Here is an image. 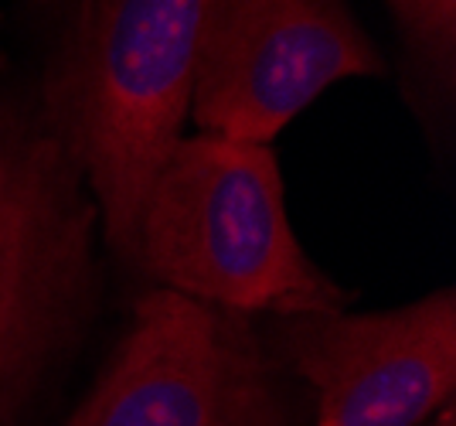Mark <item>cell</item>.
<instances>
[{
  "label": "cell",
  "instance_id": "cell-1",
  "mask_svg": "<svg viewBox=\"0 0 456 426\" xmlns=\"http://www.w3.org/2000/svg\"><path fill=\"white\" fill-rule=\"evenodd\" d=\"M134 263L164 291L235 314L297 317L351 300L289 229L273 147L218 134H181L157 168Z\"/></svg>",
  "mask_w": 456,
  "mask_h": 426
},
{
  "label": "cell",
  "instance_id": "cell-2",
  "mask_svg": "<svg viewBox=\"0 0 456 426\" xmlns=\"http://www.w3.org/2000/svg\"><path fill=\"white\" fill-rule=\"evenodd\" d=\"M208 4L89 0L52 86L55 136L89 181L102 233L123 259H134L147 188L184 130Z\"/></svg>",
  "mask_w": 456,
  "mask_h": 426
},
{
  "label": "cell",
  "instance_id": "cell-3",
  "mask_svg": "<svg viewBox=\"0 0 456 426\" xmlns=\"http://www.w3.org/2000/svg\"><path fill=\"white\" fill-rule=\"evenodd\" d=\"M385 69L347 0H211L188 117L198 134L273 143L334 82Z\"/></svg>",
  "mask_w": 456,
  "mask_h": 426
},
{
  "label": "cell",
  "instance_id": "cell-4",
  "mask_svg": "<svg viewBox=\"0 0 456 426\" xmlns=\"http://www.w3.org/2000/svg\"><path fill=\"white\" fill-rule=\"evenodd\" d=\"M65 426H280L246 314L153 291L89 399Z\"/></svg>",
  "mask_w": 456,
  "mask_h": 426
},
{
  "label": "cell",
  "instance_id": "cell-5",
  "mask_svg": "<svg viewBox=\"0 0 456 426\" xmlns=\"http://www.w3.org/2000/svg\"><path fill=\"white\" fill-rule=\"evenodd\" d=\"M95 215L58 136L11 154L0 192V416L82 321Z\"/></svg>",
  "mask_w": 456,
  "mask_h": 426
},
{
  "label": "cell",
  "instance_id": "cell-6",
  "mask_svg": "<svg viewBox=\"0 0 456 426\" xmlns=\"http://www.w3.org/2000/svg\"><path fill=\"white\" fill-rule=\"evenodd\" d=\"M280 351L317 392L314 426H419L453 403L456 297L436 291L379 314H297Z\"/></svg>",
  "mask_w": 456,
  "mask_h": 426
},
{
  "label": "cell",
  "instance_id": "cell-7",
  "mask_svg": "<svg viewBox=\"0 0 456 426\" xmlns=\"http://www.w3.org/2000/svg\"><path fill=\"white\" fill-rule=\"evenodd\" d=\"M388 7L429 59H453L456 0H388Z\"/></svg>",
  "mask_w": 456,
  "mask_h": 426
},
{
  "label": "cell",
  "instance_id": "cell-8",
  "mask_svg": "<svg viewBox=\"0 0 456 426\" xmlns=\"http://www.w3.org/2000/svg\"><path fill=\"white\" fill-rule=\"evenodd\" d=\"M7 175H11V151H7L4 130H0V192H4V184H7Z\"/></svg>",
  "mask_w": 456,
  "mask_h": 426
},
{
  "label": "cell",
  "instance_id": "cell-9",
  "mask_svg": "<svg viewBox=\"0 0 456 426\" xmlns=\"http://www.w3.org/2000/svg\"><path fill=\"white\" fill-rule=\"evenodd\" d=\"M433 426H456L453 403H450V406H443V409H439V416H436V423H433Z\"/></svg>",
  "mask_w": 456,
  "mask_h": 426
}]
</instances>
